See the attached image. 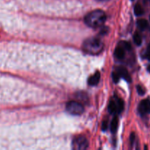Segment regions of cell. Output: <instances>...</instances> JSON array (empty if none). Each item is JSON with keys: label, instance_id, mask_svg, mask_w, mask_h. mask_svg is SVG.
<instances>
[{"label": "cell", "instance_id": "1", "mask_svg": "<svg viewBox=\"0 0 150 150\" xmlns=\"http://www.w3.org/2000/svg\"><path fill=\"white\" fill-rule=\"evenodd\" d=\"M106 21V15L103 10H96L86 16L84 21L89 27L98 28L103 26Z\"/></svg>", "mask_w": 150, "mask_h": 150}, {"label": "cell", "instance_id": "2", "mask_svg": "<svg viewBox=\"0 0 150 150\" xmlns=\"http://www.w3.org/2000/svg\"><path fill=\"white\" fill-rule=\"evenodd\" d=\"M103 42L99 38H93L86 40L83 44V49L89 54H98L103 49Z\"/></svg>", "mask_w": 150, "mask_h": 150}, {"label": "cell", "instance_id": "3", "mask_svg": "<svg viewBox=\"0 0 150 150\" xmlns=\"http://www.w3.org/2000/svg\"><path fill=\"white\" fill-rule=\"evenodd\" d=\"M66 110L72 115H81L84 111V107L81 103L76 101H70L66 105Z\"/></svg>", "mask_w": 150, "mask_h": 150}, {"label": "cell", "instance_id": "4", "mask_svg": "<svg viewBox=\"0 0 150 150\" xmlns=\"http://www.w3.org/2000/svg\"><path fill=\"white\" fill-rule=\"evenodd\" d=\"M89 146V142L85 136H79L78 137L75 138L73 142V147L75 149L83 150L88 148Z\"/></svg>", "mask_w": 150, "mask_h": 150}, {"label": "cell", "instance_id": "5", "mask_svg": "<svg viewBox=\"0 0 150 150\" xmlns=\"http://www.w3.org/2000/svg\"><path fill=\"white\" fill-rule=\"evenodd\" d=\"M139 111L142 115L150 114V100L146 99L142 100L139 106Z\"/></svg>", "mask_w": 150, "mask_h": 150}, {"label": "cell", "instance_id": "6", "mask_svg": "<svg viewBox=\"0 0 150 150\" xmlns=\"http://www.w3.org/2000/svg\"><path fill=\"white\" fill-rule=\"evenodd\" d=\"M117 72L119 73L120 78H122V79H125L128 82L131 81V77H130V74H129L128 71H127V70L126 68H125L123 67H120L117 69Z\"/></svg>", "mask_w": 150, "mask_h": 150}, {"label": "cell", "instance_id": "7", "mask_svg": "<svg viewBox=\"0 0 150 150\" xmlns=\"http://www.w3.org/2000/svg\"><path fill=\"white\" fill-rule=\"evenodd\" d=\"M100 79V73L99 72H96L93 76L89 78L88 80V83L90 86H96L99 83Z\"/></svg>", "mask_w": 150, "mask_h": 150}, {"label": "cell", "instance_id": "8", "mask_svg": "<svg viewBox=\"0 0 150 150\" xmlns=\"http://www.w3.org/2000/svg\"><path fill=\"white\" fill-rule=\"evenodd\" d=\"M115 57L119 59H122L125 56V49L121 45H119L116 48L115 51H114Z\"/></svg>", "mask_w": 150, "mask_h": 150}, {"label": "cell", "instance_id": "9", "mask_svg": "<svg viewBox=\"0 0 150 150\" xmlns=\"http://www.w3.org/2000/svg\"><path fill=\"white\" fill-rule=\"evenodd\" d=\"M119 126V119L117 117H114V119L111 121V124H110V129H111V131L113 133H115L116 131L118 129Z\"/></svg>", "mask_w": 150, "mask_h": 150}, {"label": "cell", "instance_id": "10", "mask_svg": "<svg viewBox=\"0 0 150 150\" xmlns=\"http://www.w3.org/2000/svg\"><path fill=\"white\" fill-rule=\"evenodd\" d=\"M108 111L113 114L117 113V104H116L115 100H111L109 102V104H108Z\"/></svg>", "mask_w": 150, "mask_h": 150}, {"label": "cell", "instance_id": "11", "mask_svg": "<svg viewBox=\"0 0 150 150\" xmlns=\"http://www.w3.org/2000/svg\"><path fill=\"white\" fill-rule=\"evenodd\" d=\"M116 104H117V113H121L123 111L125 108V103L123 100L120 99V98H117L115 100Z\"/></svg>", "mask_w": 150, "mask_h": 150}, {"label": "cell", "instance_id": "12", "mask_svg": "<svg viewBox=\"0 0 150 150\" xmlns=\"http://www.w3.org/2000/svg\"><path fill=\"white\" fill-rule=\"evenodd\" d=\"M137 25L141 30H145L148 27V21L145 19H139L137 22Z\"/></svg>", "mask_w": 150, "mask_h": 150}, {"label": "cell", "instance_id": "13", "mask_svg": "<svg viewBox=\"0 0 150 150\" xmlns=\"http://www.w3.org/2000/svg\"><path fill=\"white\" fill-rule=\"evenodd\" d=\"M134 13L136 14V16H142V15L144 14V9L141 4H136V6L134 7Z\"/></svg>", "mask_w": 150, "mask_h": 150}, {"label": "cell", "instance_id": "14", "mask_svg": "<svg viewBox=\"0 0 150 150\" xmlns=\"http://www.w3.org/2000/svg\"><path fill=\"white\" fill-rule=\"evenodd\" d=\"M133 40L136 45H140L142 42V38L139 32H136L133 35Z\"/></svg>", "mask_w": 150, "mask_h": 150}, {"label": "cell", "instance_id": "15", "mask_svg": "<svg viewBox=\"0 0 150 150\" xmlns=\"http://www.w3.org/2000/svg\"><path fill=\"white\" fill-rule=\"evenodd\" d=\"M120 45L122 46L125 50H127V51H130L131 49V45H130V43L128 42H126V41H122Z\"/></svg>", "mask_w": 150, "mask_h": 150}, {"label": "cell", "instance_id": "16", "mask_svg": "<svg viewBox=\"0 0 150 150\" xmlns=\"http://www.w3.org/2000/svg\"><path fill=\"white\" fill-rule=\"evenodd\" d=\"M112 79L114 82H115V83L119 82V81H120V76L117 72H114V73H112Z\"/></svg>", "mask_w": 150, "mask_h": 150}, {"label": "cell", "instance_id": "17", "mask_svg": "<svg viewBox=\"0 0 150 150\" xmlns=\"http://www.w3.org/2000/svg\"><path fill=\"white\" fill-rule=\"evenodd\" d=\"M136 89H137L138 93H139L140 95H144L145 94V89H144L141 85H138Z\"/></svg>", "mask_w": 150, "mask_h": 150}, {"label": "cell", "instance_id": "18", "mask_svg": "<svg viewBox=\"0 0 150 150\" xmlns=\"http://www.w3.org/2000/svg\"><path fill=\"white\" fill-rule=\"evenodd\" d=\"M108 122H107L106 120H104L102 123V130L103 131H105V130L108 129Z\"/></svg>", "mask_w": 150, "mask_h": 150}, {"label": "cell", "instance_id": "19", "mask_svg": "<svg viewBox=\"0 0 150 150\" xmlns=\"http://www.w3.org/2000/svg\"><path fill=\"white\" fill-rule=\"evenodd\" d=\"M145 57L148 59L150 60V42L148 45V48H147V51H146V54H145Z\"/></svg>", "mask_w": 150, "mask_h": 150}, {"label": "cell", "instance_id": "20", "mask_svg": "<svg viewBox=\"0 0 150 150\" xmlns=\"http://www.w3.org/2000/svg\"><path fill=\"white\" fill-rule=\"evenodd\" d=\"M135 139H136V135H135V133H133L131 135H130V142H131L132 145L133 144V142H134Z\"/></svg>", "mask_w": 150, "mask_h": 150}, {"label": "cell", "instance_id": "21", "mask_svg": "<svg viewBox=\"0 0 150 150\" xmlns=\"http://www.w3.org/2000/svg\"><path fill=\"white\" fill-rule=\"evenodd\" d=\"M147 70H148V71H149V73H150V65L148 66V67H147Z\"/></svg>", "mask_w": 150, "mask_h": 150}, {"label": "cell", "instance_id": "22", "mask_svg": "<svg viewBox=\"0 0 150 150\" xmlns=\"http://www.w3.org/2000/svg\"><path fill=\"white\" fill-rule=\"evenodd\" d=\"M98 1H109V0H98Z\"/></svg>", "mask_w": 150, "mask_h": 150}, {"label": "cell", "instance_id": "23", "mask_svg": "<svg viewBox=\"0 0 150 150\" xmlns=\"http://www.w3.org/2000/svg\"><path fill=\"white\" fill-rule=\"evenodd\" d=\"M149 19H150V17H149Z\"/></svg>", "mask_w": 150, "mask_h": 150}, {"label": "cell", "instance_id": "24", "mask_svg": "<svg viewBox=\"0 0 150 150\" xmlns=\"http://www.w3.org/2000/svg\"><path fill=\"white\" fill-rule=\"evenodd\" d=\"M149 1H150V0H149Z\"/></svg>", "mask_w": 150, "mask_h": 150}]
</instances>
